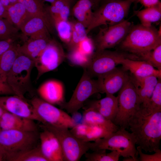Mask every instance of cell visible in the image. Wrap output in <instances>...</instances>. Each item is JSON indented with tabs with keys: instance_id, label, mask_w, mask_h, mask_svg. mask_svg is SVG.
I'll list each match as a JSON object with an SVG mask.
<instances>
[{
	"instance_id": "1f68e13d",
	"label": "cell",
	"mask_w": 161,
	"mask_h": 161,
	"mask_svg": "<svg viewBox=\"0 0 161 161\" xmlns=\"http://www.w3.org/2000/svg\"><path fill=\"white\" fill-rule=\"evenodd\" d=\"M92 153L86 152L85 154L87 161H118L120 153L116 151H112L107 153L106 150L100 149L93 151Z\"/></svg>"
},
{
	"instance_id": "44dd1931",
	"label": "cell",
	"mask_w": 161,
	"mask_h": 161,
	"mask_svg": "<svg viewBox=\"0 0 161 161\" xmlns=\"http://www.w3.org/2000/svg\"><path fill=\"white\" fill-rule=\"evenodd\" d=\"M87 107L92 108L113 123L118 111L117 97L106 94V97L102 99L89 102Z\"/></svg>"
},
{
	"instance_id": "e575fe53",
	"label": "cell",
	"mask_w": 161,
	"mask_h": 161,
	"mask_svg": "<svg viewBox=\"0 0 161 161\" xmlns=\"http://www.w3.org/2000/svg\"><path fill=\"white\" fill-rule=\"evenodd\" d=\"M66 58L71 64L84 69L88 66L91 57L83 54L76 47L69 50Z\"/></svg>"
},
{
	"instance_id": "d4e9b609",
	"label": "cell",
	"mask_w": 161,
	"mask_h": 161,
	"mask_svg": "<svg viewBox=\"0 0 161 161\" xmlns=\"http://www.w3.org/2000/svg\"><path fill=\"white\" fill-rule=\"evenodd\" d=\"M93 6L90 0H79L72 8L73 16L77 20L82 24L86 29L89 25L92 17Z\"/></svg>"
},
{
	"instance_id": "6da1fadb",
	"label": "cell",
	"mask_w": 161,
	"mask_h": 161,
	"mask_svg": "<svg viewBox=\"0 0 161 161\" xmlns=\"http://www.w3.org/2000/svg\"><path fill=\"white\" fill-rule=\"evenodd\" d=\"M128 127L134 136L136 144L147 153L160 149L161 139V110L141 104L129 118Z\"/></svg>"
},
{
	"instance_id": "7dc6e473",
	"label": "cell",
	"mask_w": 161,
	"mask_h": 161,
	"mask_svg": "<svg viewBox=\"0 0 161 161\" xmlns=\"http://www.w3.org/2000/svg\"><path fill=\"white\" fill-rule=\"evenodd\" d=\"M92 3L93 6H95L98 3L100 0H90Z\"/></svg>"
},
{
	"instance_id": "d590c367",
	"label": "cell",
	"mask_w": 161,
	"mask_h": 161,
	"mask_svg": "<svg viewBox=\"0 0 161 161\" xmlns=\"http://www.w3.org/2000/svg\"><path fill=\"white\" fill-rule=\"evenodd\" d=\"M13 161H48L42 154L40 145L28 150L15 158Z\"/></svg>"
},
{
	"instance_id": "4316f807",
	"label": "cell",
	"mask_w": 161,
	"mask_h": 161,
	"mask_svg": "<svg viewBox=\"0 0 161 161\" xmlns=\"http://www.w3.org/2000/svg\"><path fill=\"white\" fill-rule=\"evenodd\" d=\"M135 14L140 20L141 24L143 26L149 27L152 24L160 20L161 18V3L135 11Z\"/></svg>"
},
{
	"instance_id": "3957f363",
	"label": "cell",
	"mask_w": 161,
	"mask_h": 161,
	"mask_svg": "<svg viewBox=\"0 0 161 161\" xmlns=\"http://www.w3.org/2000/svg\"><path fill=\"white\" fill-rule=\"evenodd\" d=\"M38 131L0 130V151L3 161H13L24 152L36 147Z\"/></svg>"
},
{
	"instance_id": "4fadbf2b",
	"label": "cell",
	"mask_w": 161,
	"mask_h": 161,
	"mask_svg": "<svg viewBox=\"0 0 161 161\" xmlns=\"http://www.w3.org/2000/svg\"><path fill=\"white\" fill-rule=\"evenodd\" d=\"M66 58V55L60 44L51 39L35 61L38 73L36 80L44 74L56 69Z\"/></svg>"
},
{
	"instance_id": "7c38bea8",
	"label": "cell",
	"mask_w": 161,
	"mask_h": 161,
	"mask_svg": "<svg viewBox=\"0 0 161 161\" xmlns=\"http://www.w3.org/2000/svg\"><path fill=\"white\" fill-rule=\"evenodd\" d=\"M132 25L131 23L125 19L116 24L100 29L93 41L95 51L113 48L119 45Z\"/></svg>"
},
{
	"instance_id": "cb8c5ba5",
	"label": "cell",
	"mask_w": 161,
	"mask_h": 161,
	"mask_svg": "<svg viewBox=\"0 0 161 161\" xmlns=\"http://www.w3.org/2000/svg\"><path fill=\"white\" fill-rule=\"evenodd\" d=\"M51 39L45 38L29 39L19 45V52L28 57L35 61L38 58Z\"/></svg>"
},
{
	"instance_id": "ba28073f",
	"label": "cell",
	"mask_w": 161,
	"mask_h": 161,
	"mask_svg": "<svg viewBox=\"0 0 161 161\" xmlns=\"http://www.w3.org/2000/svg\"><path fill=\"white\" fill-rule=\"evenodd\" d=\"M119 91L118 111L113 123L119 128L126 129L129 128V118L142 103L130 78Z\"/></svg>"
},
{
	"instance_id": "9c48e42d",
	"label": "cell",
	"mask_w": 161,
	"mask_h": 161,
	"mask_svg": "<svg viewBox=\"0 0 161 161\" xmlns=\"http://www.w3.org/2000/svg\"><path fill=\"white\" fill-rule=\"evenodd\" d=\"M31 104L42 124L69 129L76 124L74 119L67 113L40 97L33 98Z\"/></svg>"
},
{
	"instance_id": "30bf717a",
	"label": "cell",
	"mask_w": 161,
	"mask_h": 161,
	"mask_svg": "<svg viewBox=\"0 0 161 161\" xmlns=\"http://www.w3.org/2000/svg\"><path fill=\"white\" fill-rule=\"evenodd\" d=\"M132 58V55L120 51L105 49L95 51L85 69L91 77L98 78L114 69L117 65L120 64L123 59Z\"/></svg>"
},
{
	"instance_id": "9a60e30c",
	"label": "cell",
	"mask_w": 161,
	"mask_h": 161,
	"mask_svg": "<svg viewBox=\"0 0 161 161\" xmlns=\"http://www.w3.org/2000/svg\"><path fill=\"white\" fill-rule=\"evenodd\" d=\"M129 74L122 67H116L110 72L97 78L101 93L114 95L120 91L129 79Z\"/></svg>"
},
{
	"instance_id": "7a4b0ae2",
	"label": "cell",
	"mask_w": 161,
	"mask_h": 161,
	"mask_svg": "<svg viewBox=\"0 0 161 161\" xmlns=\"http://www.w3.org/2000/svg\"><path fill=\"white\" fill-rule=\"evenodd\" d=\"M161 44V32L152 26L141 24L132 25L126 36L119 44L120 51L140 55L153 49Z\"/></svg>"
},
{
	"instance_id": "52a82bcc",
	"label": "cell",
	"mask_w": 161,
	"mask_h": 161,
	"mask_svg": "<svg viewBox=\"0 0 161 161\" xmlns=\"http://www.w3.org/2000/svg\"><path fill=\"white\" fill-rule=\"evenodd\" d=\"M34 67L35 61L19 52L7 77V83L15 95L24 98L30 88L31 74Z\"/></svg>"
},
{
	"instance_id": "b9f144b4",
	"label": "cell",
	"mask_w": 161,
	"mask_h": 161,
	"mask_svg": "<svg viewBox=\"0 0 161 161\" xmlns=\"http://www.w3.org/2000/svg\"><path fill=\"white\" fill-rule=\"evenodd\" d=\"M15 39H8L0 41V57L15 43Z\"/></svg>"
},
{
	"instance_id": "ffe728a7",
	"label": "cell",
	"mask_w": 161,
	"mask_h": 161,
	"mask_svg": "<svg viewBox=\"0 0 161 161\" xmlns=\"http://www.w3.org/2000/svg\"><path fill=\"white\" fill-rule=\"evenodd\" d=\"M129 76L130 80L134 87L142 104L146 105L158 82V78L154 75L139 78L130 74Z\"/></svg>"
},
{
	"instance_id": "8fae6325",
	"label": "cell",
	"mask_w": 161,
	"mask_h": 161,
	"mask_svg": "<svg viewBox=\"0 0 161 161\" xmlns=\"http://www.w3.org/2000/svg\"><path fill=\"white\" fill-rule=\"evenodd\" d=\"M101 93L97 80L90 76L86 69H83L82 75L70 99L60 106L61 109H64L68 113L76 114L83 107L86 101L92 95Z\"/></svg>"
},
{
	"instance_id": "836d02e7",
	"label": "cell",
	"mask_w": 161,
	"mask_h": 161,
	"mask_svg": "<svg viewBox=\"0 0 161 161\" xmlns=\"http://www.w3.org/2000/svg\"><path fill=\"white\" fill-rule=\"evenodd\" d=\"M137 60L146 61L156 69L161 70V44L152 50L139 57Z\"/></svg>"
},
{
	"instance_id": "7bdbcfd3",
	"label": "cell",
	"mask_w": 161,
	"mask_h": 161,
	"mask_svg": "<svg viewBox=\"0 0 161 161\" xmlns=\"http://www.w3.org/2000/svg\"><path fill=\"white\" fill-rule=\"evenodd\" d=\"M135 1L140 3L145 7L154 6L160 2L159 0H135Z\"/></svg>"
},
{
	"instance_id": "5bb4252c",
	"label": "cell",
	"mask_w": 161,
	"mask_h": 161,
	"mask_svg": "<svg viewBox=\"0 0 161 161\" xmlns=\"http://www.w3.org/2000/svg\"><path fill=\"white\" fill-rule=\"evenodd\" d=\"M0 106L13 114L40 122L31 103L17 95L0 96Z\"/></svg>"
},
{
	"instance_id": "e0dca14e",
	"label": "cell",
	"mask_w": 161,
	"mask_h": 161,
	"mask_svg": "<svg viewBox=\"0 0 161 161\" xmlns=\"http://www.w3.org/2000/svg\"><path fill=\"white\" fill-rule=\"evenodd\" d=\"M37 92L41 98L53 105L60 106L65 102L64 86L58 80H50L45 81L39 86Z\"/></svg>"
},
{
	"instance_id": "681fc988",
	"label": "cell",
	"mask_w": 161,
	"mask_h": 161,
	"mask_svg": "<svg viewBox=\"0 0 161 161\" xmlns=\"http://www.w3.org/2000/svg\"><path fill=\"white\" fill-rule=\"evenodd\" d=\"M42 1H46L52 4L56 0H41Z\"/></svg>"
},
{
	"instance_id": "ee69618b",
	"label": "cell",
	"mask_w": 161,
	"mask_h": 161,
	"mask_svg": "<svg viewBox=\"0 0 161 161\" xmlns=\"http://www.w3.org/2000/svg\"><path fill=\"white\" fill-rule=\"evenodd\" d=\"M7 17L6 10L0 0V18H7Z\"/></svg>"
},
{
	"instance_id": "83f0119b",
	"label": "cell",
	"mask_w": 161,
	"mask_h": 161,
	"mask_svg": "<svg viewBox=\"0 0 161 161\" xmlns=\"http://www.w3.org/2000/svg\"><path fill=\"white\" fill-rule=\"evenodd\" d=\"M20 30L24 36L29 37L43 31L49 32L44 20L36 16H30L24 22Z\"/></svg>"
},
{
	"instance_id": "ab89813d",
	"label": "cell",
	"mask_w": 161,
	"mask_h": 161,
	"mask_svg": "<svg viewBox=\"0 0 161 161\" xmlns=\"http://www.w3.org/2000/svg\"><path fill=\"white\" fill-rule=\"evenodd\" d=\"M138 154L139 155V158L140 161H161V151L160 149L152 154H146L143 153L142 150L138 145L136 148Z\"/></svg>"
},
{
	"instance_id": "8992f818",
	"label": "cell",
	"mask_w": 161,
	"mask_h": 161,
	"mask_svg": "<svg viewBox=\"0 0 161 161\" xmlns=\"http://www.w3.org/2000/svg\"><path fill=\"white\" fill-rule=\"evenodd\" d=\"M41 127L52 132L58 139L61 148L64 161H78L90 149V142L83 141L75 137L64 127L42 124Z\"/></svg>"
},
{
	"instance_id": "603a6c76",
	"label": "cell",
	"mask_w": 161,
	"mask_h": 161,
	"mask_svg": "<svg viewBox=\"0 0 161 161\" xmlns=\"http://www.w3.org/2000/svg\"><path fill=\"white\" fill-rule=\"evenodd\" d=\"M83 119L84 123L103 128L111 132H115L119 128L111 121L91 107L85 108Z\"/></svg>"
},
{
	"instance_id": "bcb514c9",
	"label": "cell",
	"mask_w": 161,
	"mask_h": 161,
	"mask_svg": "<svg viewBox=\"0 0 161 161\" xmlns=\"http://www.w3.org/2000/svg\"><path fill=\"white\" fill-rule=\"evenodd\" d=\"M123 161H137L134 158L131 157H124L123 159Z\"/></svg>"
},
{
	"instance_id": "f35d334b",
	"label": "cell",
	"mask_w": 161,
	"mask_h": 161,
	"mask_svg": "<svg viewBox=\"0 0 161 161\" xmlns=\"http://www.w3.org/2000/svg\"><path fill=\"white\" fill-rule=\"evenodd\" d=\"M71 2V0H56L51 4L48 9L52 19L57 17L64 7Z\"/></svg>"
},
{
	"instance_id": "ac0fdd59",
	"label": "cell",
	"mask_w": 161,
	"mask_h": 161,
	"mask_svg": "<svg viewBox=\"0 0 161 161\" xmlns=\"http://www.w3.org/2000/svg\"><path fill=\"white\" fill-rule=\"evenodd\" d=\"M0 130L37 131L35 121L21 117L5 111L0 119Z\"/></svg>"
},
{
	"instance_id": "d6a6232c",
	"label": "cell",
	"mask_w": 161,
	"mask_h": 161,
	"mask_svg": "<svg viewBox=\"0 0 161 161\" xmlns=\"http://www.w3.org/2000/svg\"><path fill=\"white\" fill-rule=\"evenodd\" d=\"M18 30L7 18H0V41L16 39L18 37Z\"/></svg>"
},
{
	"instance_id": "8d00e7d4",
	"label": "cell",
	"mask_w": 161,
	"mask_h": 161,
	"mask_svg": "<svg viewBox=\"0 0 161 161\" xmlns=\"http://www.w3.org/2000/svg\"><path fill=\"white\" fill-rule=\"evenodd\" d=\"M161 78H158L152 95L145 105L151 109L161 110Z\"/></svg>"
},
{
	"instance_id": "60d3db41",
	"label": "cell",
	"mask_w": 161,
	"mask_h": 161,
	"mask_svg": "<svg viewBox=\"0 0 161 161\" xmlns=\"http://www.w3.org/2000/svg\"><path fill=\"white\" fill-rule=\"evenodd\" d=\"M71 23L73 30L78 35L81 41L88 36L86 28L82 24L77 20L71 22Z\"/></svg>"
},
{
	"instance_id": "2e32d148",
	"label": "cell",
	"mask_w": 161,
	"mask_h": 161,
	"mask_svg": "<svg viewBox=\"0 0 161 161\" xmlns=\"http://www.w3.org/2000/svg\"><path fill=\"white\" fill-rule=\"evenodd\" d=\"M43 131L39 133L41 151L48 161H64L59 142L51 131L41 127Z\"/></svg>"
},
{
	"instance_id": "4dcf8cb0",
	"label": "cell",
	"mask_w": 161,
	"mask_h": 161,
	"mask_svg": "<svg viewBox=\"0 0 161 161\" xmlns=\"http://www.w3.org/2000/svg\"><path fill=\"white\" fill-rule=\"evenodd\" d=\"M55 28L61 41L67 45L71 38L72 26L71 22L68 20L59 19H53Z\"/></svg>"
},
{
	"instance_id": "d6986e66",
	"label": "cell",
	"mask_w": 161,
	"mask_h": 161,
	"mask_svg": "<svg viewBox=\"0 0 161 161\" xmlns=\"http://www.w3.org/2000/svg\"><path fill=\"white\" fill-rule=\"evenodd\" d=\"M120 64L123 69L129 71L136 77L143 78L154 75L161 78V70L155 69L144 61L126 58L122 60Z\"/></svg>"
},
{
	"instance_id": "5b68a950",
	"label": "cell",
	"mask_w": 161,
	"mask_h": 161,
	"mask_svg": "<svg viewBox=\"0 0 161 161\" xmlns=\"http://www.w3.org/2000/svg\"><path fill=\"white\" fill-rule=\"evenodd\" d=\"M135 0H112L106 1L93 13L90 23L86 29L87 34L99 26L112 25L125 20L131 4Z\"/></svg>"
},
{
	"instance_id": "c3c4849f",
	"label": "cell",
	"mask_w": 161,
	"mask_h": 161,
	"mask_svg": "<svg viewBox=\"0 0 161 161\" xmlns=\"http://www.w3.org/2000/svg\"><path fill=\"white\" fill-rule=\"evenodd\" d=\"M4 111V110L0 106V119Z\"/></svg>"
},
{
	"instance_id": "f1b7e54d",
	"label": "cell",
	"mask_w": 161,
	"mask_h": 161,
	"mask_svg": "<svg viewBox=\"0 0 161 161\" xmlns=\"http://www.w3.org/2000/svg\"><path fill=\"white\" fill-rule=\"evenodd\" d=\"M19 45L15 43L0 57V73L6 78L19 53Z\"/></svg>"
},
{
	"instance_id": "277c9868",
	"label": "cell",
	"mask_w": 161,
	"mask_h": 161,
	"mask_svg": "<svg viewBox=\"0 0 161 161\" xmlns=\"http://www.w3.org/2000/svg\"><path fill=\"white\" fill-rule=\"evenodd\" d=\"M136 145L135 139L131 133L125 129L119 128L103 138L91 142L90 149L93 151L100 149L116 151L123 157H131L138 161Z\"/></svg>"
},
{
	"instance_id": "f546056e",
	"label": "cell",
	"mask_w": 161,
	"mask_h": 161,
	"mask_svg": "<svg viewBox=\"0 0 161 161\" xmlns=\"http://www.w3.org/2000/svg\"><path fill=\"white\" fill-rule=\"evenodd\" d=\"M111 133L103 128L85 123L81 140L86 142L94 141L107 136Z\"/></svg>"
},
{
	"instance_id": "484cf974",
	"label": "cell",
	"mask_w": 161,
	"mask_h": 161,
	"mask_svg": "<svg viewBox=\"0 0 161 161\" xmlns=\"http://www.w3.org/2000/svg\"><path fill=\"white\" fill-rule=\"evenodd\" d=\"M6 10L7 19L18 30L30 16L23 5L18 1L10 5Z\"/></svg>"
},
{
	"instance_id": "f6af8a7d",
	"label": "cell",
	"mask_w": 161,
	"mask_h": 161,
	"mask_svg": "<svg viewBox=\"0 0 161 161\" xmlns=\"http://www.w3.org/2000/svg\"><path fill=\"white\" fill-rule=\"evenodd\" d=\"M2 4L6 9L10 5L18 2V0H0Z\"/></svg>"
},
{
	"instance_id": "f907efd6",
	"label": "cell",
	"mask_w": 161,
	"mask_h": 161,
	"mask_svg": "<svg viewBox=\"0 0 161 161\" xmlns=\"http://www.w3.org/2000/svg\"><path fill=\"white\" fill-rule=\"evenodd\" d=\"M3 161V157L0 151V161Z\"/></svg>"
},
{
	"instance_id": "7402d4cb",
	"label": "cell",
	"mask_w": 161,
	"mask_h": 161,
	"mask_svg": "<svg viewBox=\"0 0 161 161\" xmlns=\"http://www.w3.org/2000/svg\"><path fill=\"white\" fill-rule=\"evenodd\" d=\"M24 7L29 15L41 18L45 22L50 32H53L55 26L53 20L48 8L41 0H18Z\"/></svg>"
},
{
	"instance_id": "816d5d0a",
	"label": "cell",
	"mask_w": 161,
	"mask_h": 161,
	"mask_svg": "<svg viewBox=\"0 0 161 161\" xmlns=\"http://www.w3.org/2000/svg\"><path fill=\"white\" fill-rule=\"evenodd\" d=\"M110 0H106V1H110Z\"/></svg>"
},
{
	"instance_id": "74e56055",
	"label": "cell",
	"mask_w": 161,
	"mask_h": 161,
	"mask_svg": "<svg viewBox=\"0 0 161 161\" xmlns=\"http://www.w3.org/2000/svg\"><path fill=\"white\" fill-rule=\"evenodd\" d=\"M77 47L83 54L89 57L95 52L93 41L88 36L79 43Z\"/></svg>"
}]
</instances>
